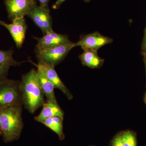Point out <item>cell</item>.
Returning a JSON list of instances; mask_svg holds the SVG:
<instances>
[{
    "label": "cell",
    "mask_w": 146,
    "mask_h": 146,
    "mask_svg": "<svg viewBox=\"0 0 146 146\" xmlns=\"http://www.w3.org/2000/svg\"><path fill=\"white\" fill-rule=\"evenodd\" d=\"M22 104L33 114L45 103L44 94L40 86L37 72L34 69L24 75L19 84Z\"/></svg>",
    "instance_id": "cell-1"
},
{
    "label": "cell",
    "mask_w": 146,
    "mask_h": 146,
    "mask_svg": "<svg viewBox=\"0 0 146 146\" xmlns=\"http://www.w3.org/2000/svg\"><path fill=\"white\" fill-rule=\"evenodd\" d=\"M22 112L23 104L0 109V128L5 143H11L20 138L24 127Z\"/></svg>",
    "instance_id": "cell-2"
},
{
    "label": "cell",
    "mask_w": 146,
    "mask_h": 146,
    "mask_svg": "<svg viewBox=\"0 0 146 146\" xmlns=\"http://www.w3.org/2000/svg\"><path fill=\"white\" fill-rule=\"evenodd\" d=\"M75 43L70 41L63 44L42 50L35 49L38 60L46 64L55 67L66 57L68 53L74 47Z\"/></svg>",
    "instance_id": "cell-3"
},
{
    "label": "cell",
    "mask_w": 146,
    "mask_h": 146,
    "mask_svg": "<svg viewBox=\"0 0 146 146\" xmlns=\"http://www.w3.org/2000/svg\"><path fill=\"white\" fill-rule=\"evenodd\" d=\"M19 84L20 81L18 80L8 79L0 83V109L11 106L23 104Z\"/></svg>",
    "instance_id": "cell-4"
},
{
    "label": "cell",
    "mask_w": 146,
    "mask_h": 146,
    "mask_svg": "<svg viewBox=\"0 0 146 146\" xmlns=\"http://www.w3.org/2000/svg\"><path fill=\"white\" fill-rule=\"evenodd\" d=\"M27 16L41 30L44 35L53 31L52 18L49 8L35 5L30 10Z\"/></svg>",
    "instance_id": "cell-5"
},
{
    "label": "cell",
    "mask_w": 146,
    "mask_h": 146,
    "mask_svg": "<svg viewBox=\"0 0 146 146\" xmlns=\"http://www.w3.org/2000/svg\"><path fill=\"white\" fill-rule=\"evenodd\" d=\"M11 22L17 18H23L36 4V0H4V1Z\"/></svg>",
    "instance_id": "cell-6"
},
{
    "label": "cell",
    "mask_w": 146,
    "mask_h": 146,
    "mask_svg": "<svg viewBox=\"0 0 146 146\" xmlns=\"http://www.w3.org/2000/svg\"><path fill=\"white\" fill-rule=\"evenodd\" d=\"M0 25L4 27L9 31L18 49L23 47L27 26L24 17L18 18L12 21L11 24L6 23L0 20Z\"/></svg>",
    "instance_id": "cell-7"
},
{
    "label": "cell",
    "mask_w": 146,
    "mask_h": 146,
    "mask_svg": "<svg viewBox=\"0 0 146 146\" xmlns=\"http://www.w3.org/2000/svg\"><path fill=\"white\" fill-rule=\"evenodd\" d=\"M112 41L111 38L95 32L82 36L75 45V47H81L84 50H91L97 51L102 47L112 43Z\"/></svg>",
    "instance_id": "cell-8"
},
{
    "label": "cell",
    "mask_w": 146,
    "mask_h": 146,
    "mask_svg": "<svg viewBox=\"0 0 146 146\" xmlns=\"http://www.w3.org/2000/svg\"><path fill=\"white\" fill-rule=\"evenodd\" d=\"M37 41L36 50H42L56 46L70 41L68 36L56 33L53 31L47 33L42 37H35Z\"/></svg>",
    "instance_id": "cell-9"
},
{
    "label": "cell",
    "mask_w": 146,
    "mask_h": 146,
    "mask_svg": "<svg viewBox=\"0 0 146 146\" xmlns=\"http://www.w3.org/2000/svg\"><path fill=\"white\" fill-rule=\"evenodd\" d=\"M38 64L43 69L47 77L54 85L55 88L60 90L68 99L72 100V95L60 80L55 70V67L46 64L40 60H38Z\"/></svg>",
    "instance_id": "cell-10"
},
{
    "label": "cell",
    "mask_w": 146,
    "mask_h": 146,
    "mask_svg": "<svg viewBox=\"0 0 146 146\" xmlns=\"http://www.w3.org/2000/svg\"><path fill=\"white\" fill-rule=\"evenodd\" d=\"M28 60L32 64L35 65L37 68L36 72L38 79L44 96L46 98L47 101L57 102L55 96L54 85L47 77L43 69L38 64L33 63L29 58Z\"/></svg>",
    "instance_id": "cell-11"
},
{
    "label": "cell",
    "mask_w": 146,
    "mask_h": 146,
    "mask_svg": "<svg viewBox=\"0 0 146 146\" xmlns=\"http://www.w3.org/2000/svg\"><path fill=\"white\" fill-rule=\"evenodd\" d=\"M43 108L39 115L35 117V119L38 122L42 123L48 118L53 117H64V112L57 102L46 101L43 106Z\"/></svg>",
    "instance_id": "cell-12"
},
{
    "label": "cell",
    "mask_w": 146,
    "mask_h": 146,
    "mask_svg": "<svg viewBox=\"0 0 146 146\" xmlns=\"http://www.w3.org/2000/svg\"><path fill=\"white\" fill-rule=\"evenodd\" d=\"M79 57L84 65L91 68H100L104 63L103 59L99 56L97 51L93 50H84Z\"/></svg>",
    "instance_id": "cell-13"
},
{
    "label": "cell",
    "mask_w": 146,
    "mask_h": 146,
    "mask_svg": "<svg viewBox=\"0 0 146 146\" xmlns=\"http://www.w3.org/2000/svg\"><path fill=\"white\" fill-rule=\"evenodd\" d=\"M63 118L62 117L56 116L48 118L42 123L53 131L57 134L59 139L62 140L64 138L63 132Z\"/></svg>",
    "instance_id": "cell-14"
},
{
    "label": "cell",
    "mask_w": 146,
    "mask_h": 146,
    "mask_svg": "<svg viewBox=\"0 0 146 146\" xmlns=\"http://www.w3.org/2000/svg\"><path fill=\"white\" fill-rule=\"evenodd\" d=\"M13 52L14 51L12 50H0V66L10 67L11 66H17L20 65V62L13 59Z\"/></svg>",
    "instance_id": "cell-15"
},
{
    "label": "cell",
    "mask_w": 146,
    "mask_h": 146,
    "mask_svg": "<svg viewBox=\"0 0 146 146\" xmlns=\"http://www.w3.org/2000/svg\"><path fill=\"white\" fill-rule=\"evenodd\" d=\"M122 142L123 146H136V137L130 131H125L123 133Z\"/></svg>",
    "instance_id": "cell-16"
},
{
    "label": "cell",
    "mask_w": 146,
    "mask_h": 146,
    "mask_svg": "<svg viewBox=\"0 0 146 146\" xmlns=\"http://www.w3.org/2000/svg\"><path fill=\"white\" fill-rule=\"evenodd\" d=\"M10 67L0 66V83L7 79Z\"/></svg>",
    "instance_id": "cell-17"
},
{
    "label": "cell",
    "mask_w": 146,
    "mask_h": 146,
    "mask_svg": "<svg viewBox=\"0 0 146 146\" xmlns=\"http://www.w3.org/2000/svg\"><path fill=\"white\" fill-rule=\"evenodd\" d=\"M123 134L120 133L115 136L112 140V146H123L122 142Z\"/></svg>",
    "instance_id": "cell-18"
},
{
    "label": "cell",
    "mask_w": 146,
    "mask_h": 146,
    "mask_svg": "<svg viewBox=\"0 0 146 146\" xmlns=\"http://www.w3.org/2000/svg\"><path fill=\"white\" fill-rule=\"evenodd\" d=\"M66 0H57L56 2L53 5L52 7L53 9H58L60 7L61 5Z\"/></svg>",
    "instance_id": "cell-19"
},
{
    "label": "cell",
    "mask_w": 146,
    "mask_h": 146,
    "mask_svg": "<svg viewBox=\"0 0 146 146\" xmlns=\"http://www.w3.org/2000/svg\"><path fill=\"white\" fill-rule=\"evenodd\" d=\"M40 6L42 7H46V8H49L48 3L49 0H38Z\"/></svg>",
    "instance_id": "cell-20"
},
{
    "label": "cell",
    "mask_w": 146,
    "mask_h": 146,
    "mask_svg": "<svg viewBox=\"0 0 146 146\" xmlns=\"http://www.w3.org/2000/svg\"><path fill=\"white\" fill-rule=\"evenodd\" d=\"M143 49L146 50V28L145 30V35H144L143 42Z\"/></svg>",
    "instance_id": "cell-21"
},
{
    "label": "cell",
    "mask_w": 146,
    "mask_h": 146,
    "mask_svg": "<svg viewBox=\"0 0 146 146\" xmlns=\"http://www.w3.org/2000/svg\"><path fill=\"white\" fill-rule=\"evenodd\" d=\"M83 1L86 2H90L91 0H83Z\"/></svg>",
    "instance_id": "cell-22"
},
{
    "label": "cell",
    "mask_w": 146,
    "mask_h": 146,
    "mask_svg": "<svg viewBox=\"0 0 146 146\" xmlns=\"http://www.w3.org/2000/svg\"><path fill=\"white\" fill-rule=\"evenodd\" d=\"M2 133L1 130V128H0V136H2Z\"/></svg>",
    "instance_id": "cell-23"
},
{
    "label": "cell",
    "mask_w": 146,
    "mask_h": 146,
    "mask_svg": "<svg viewBox=\"0 0 146 146\" xmlns=\"http://www.w3.org/2000/svg\"><path fill=\"white\" fill-rule=\"evenodd\" d=\"M144 55H145L146 56V50H145V52H144Z\"/></svg>",
    "instance_id": "cell-24"
},
{
    "label": "cell",
    "mask_w": 146,
    "mask_h": 146,
    "mask_svg": "<svg viewBox=\"0 0 146 146\" xmlns=\"http://www.w3.org/2000/svg\"><path fill=\"white\" fill-rule=\"evenodd\" d=\"M145 100L146 103V95L145 96Z\"/></svg>",
    "instance_id": "cell-25"
},
{
    "label": "cell",
    "mask_w": 146,
    "mask_h": 146,
    "mask_svg": "<svg viewBox=\"0 0 146 146\" xmlns=\"http://www.w3.org/2000/svg\"><path fill=\"white\" fill-rule=\"evenodd\" d=\"M145 65H146V61Z\"/></svg>",
    "instance_id": "cell-26"
}]
</instances>
